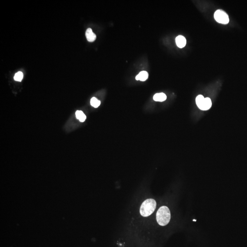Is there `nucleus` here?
<instances>
[{"instance_id":"nucleus-1","label":"nucleus","mask_w":247,"mask_h":247,"mask_svg":"<svg viewBox=\"0 0 247 247\" xmlns=\"http://www.w3.org/2000/svg\"><path fill=\"white\" fill-rule=\"evenodd\" d=\"M157 222L161 226H165L168 224L170 221V211L166 206H162L160 207L156 214Z\"/></svg>"},{"instance_id":"nucleus-2","label":"nucleus","mask_w":247,"mask_h":247,"mask_svg":"<svg viewBox=\"0 0 247 247\" xmlns=\"http://www.w3.org/2000/svg\"><path fill=\"white\" fill-rule=\"evenodd\" d=\"M157 203L154 199H148L143 201L140 207V213L143 217H147L152 214L156 209Z\"/></svg>"},{"instance_id":"nucleus-3","label":"nucleus","mask_w":247,"mask_h":247,"mask_svg":"<svg viewBox=\"0 0 247 247\" xmlns=\"http://www.w3.org/2000/svg\"><path fill=\"white\" fill-rule=\"evenodd\" d=\"M214 18L218 23L222 24H227L229 22L227 14L222 10L216 11L214 13Z\"/></svg>"},{"instance_id":"nucleus-4","label":"nucleus","mask_w":247,"mask_h":247,"mask_svg":"<svg viewBox=\"0 0 247 247\" xmlns=\"http://www.w3.org/2000/svg\"><path fill=\"white\" fill-rule=\"evenodd\" d=\"M211 106L212 102L211 99L209 98H205L204 101L199 108L202 110H207L211 108Z\"/></svg>"},{"instance_id":"nucleus-5","label":"nucleus","mask_w":247,"mask_h":247,"mask_svg":"<svg viewBox=\"0 0 247 247\" xmlns=\"http://www.w3.org/2000/svg\"><path fill=\"white\" fill-rule=\"evenodd\" d=\"M176 43L177 46L180 48H183L186 44V39L182 35H179L176 38Z\"/></svg>"},{"instance_id":"nucleus-6","label":"nucleus","mask_w":247,"mask_h":247,"mask_svg":"<svg viewBox=\"0 0 247 247\" xmlns=\"http://www.w3.org/2000/svg\"><path fill=\"white\" fill-rule=\"evenodd\" d=\"M86 37L87 41L90 42L94 41L96 39V35L90 28H89L86 31Z\"/></svg>"},{"instance_id":"nucleus-7","label":"nucleus","mask_w":247,"mask_h":247,"mask_svg":"<svg viewBox=\"0 0 247 247\" xmlns=\"http://www.w3.org/2000/svg\"><path fill=\"white\" fill-rule=\"evenodd\" d=\"M149 74L146 71H141L136 77L137 80H140L141 81H145L148 78Z\"/></svg>"},{"instance_id":"nucleus-8","label":"nucleus","mask_w":247,"mask_h":247,"mask_svg":"<svg viewBox=\"0 0 247 247\" xmlns=\"http://www.w3.org/2000/svg\"><path fill=\"white\" fill-rule=\"evenodd\" d=\"M166 99L167 96L164 93H158L155 94L153 96L154 100L157 102H163Z\"/></svg>"},{"instance_id":"nucleus-9","label":"nucleus","mask_w":247,"mask_h":247,"mask_svg":"<svg viewBox=\"0 0 247 247\" xmlns=\"http://www.w3.org/2000/svg\"><path fill=\"white\" fill-rule=\"evenodd\" d=\"M76 116L77 119L79 120V121L81 122H84L87 118L86 115L82 111H77L76 112Z\"/></svg>"},{"instance_id":"nucleus-10","label":"nucleus","mask_w":247,"mask_h":247,"mask_svg":"<svg viewBox=\"0 0 247 247\" xmlns=\"http://www.w3.org/2000/svg\"><path fill=\"white\" fill-rule=\"evenodd\" d=\"M91 105L94 107L97 108L101 104V102L95 97L91 98L90 101Z\"/></svg>"},{"instance_id":"nucleus-11","label":"nucleus","mask_w":247,"mask_h":247,"mask_svg":"<svg viewBox=\"0 0 247 247\" xmlns=\"http://www.w3.org/2000/svg\"><path fill=\"white\" fill-rule=\"evenodd\" d=\"M204 99H205V98H204V96H202L201 95H199L196 98V103L197 105L199 107V108L201 106V105L202 104Z\"/></svg>"},{"instance_id":"nucleus-12","label":"nucleus","mask_w":247,"mask_h":247,"mask_svg":"<svg viewBox=\"0 0 247 247\" xmlns=\"http://www.w3.org/2000/svg\"><path fill=\"white\" fill-rule=\"evenodd\" d=\"M23 77V74L22 72H18L15 74V76L14 77V79L18 82H21L22 80Z\"/></svg>"}]
</instances>
